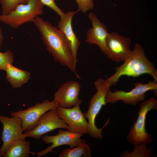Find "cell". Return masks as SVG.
Segmentation results:
<instances>
[{
	"mask_svg": "<svg viewBox=\"0 0 157 157\" xmlns=\"http://www.w3.org/2000/svg\"><path fill=\"white\" fill-rule=\"evenodd\" d=\"M33 22L40 33L47 50L54 59L67 67L77 78L81 79L74 64L71 45L63 33L38 16L35 18Z\"/></svg>",
	"mask_w": 157,
	"mask_h": 157,
	"instance_id": "obj_1",
	"label": "cell"
},
{
	"mask_svg": "<svg viewBox=\"0 0 157 157\" xmlns=\"http://www.w3.org/2000/svg\"><path fill=\"white\" fill-rule=\"evenodd\" d=\"M120 66L116 67L115 72L105 81L110 87L115 85L121 77H138L144 74L151 76L157 82V70L153 63L146 56L141 45L136 43L128 58Z\"/></svg>",
	"mask_w": 157,
	"mask_h": 157,
	"instance_id": "obj_2",
	"label": "cell"
},
{
	"mask_svg": "<svg viewBox=\"0 0 157 157\" xmlns=\"http://www.w3.org/2000/svg\"><path fill=\"white\" fill-rule=\"evenodd\" d=\"M94 84L97 91L90 100L88 110L84 114V115L88 119L90 126V129L89 134L90 136L102 139V130L109 123L110 119H107L105 124L101 129L96 126L95 120L102 106L107 104L106 97L110 87L101 78H98L94 82Z\"/></svg>",
	"mask_w": 157,
	"mask_h": 157,
	"instance_id": "obj_3",
	"label": "cell"
},
{
	"mask_svg": "<svg viewBox=\"0 0 157 157\" xmlns=\"http://www.w3.org/2000/svg\"><path fill=\"white\" fill-rule=\"evenodd\" d=\"M43 7L40 0H28L17 5L8 14L0 15V22L16 29L24 24L33 22L43 13Z\"/></svg>",
	"mask_w": 157,
	"mask_h": 157,
	"instance_id": "obj_4",
	"label": "cell"
},
{
	"mask_svg": "<svg viewBox=\"0 0 157 157\" xmlns=\"http://www.w3.org/2000/svg\"><path fill=\"white\" fill-rule=\"evenodd\" d=\"M140 106L138 118L131 127L127 137L128 141L134 146L141 143L147 144L152 142L151 135L147 133L145 129L146 120L149 111L157 110V101L155 98L152 97L144 101Z\"/></svg>",
	"mask_w": 157,
	"mask_h": 157,
	"instance_id": "obj_5",
	"label": "cell"
},
{
	"mask_svg": "<svg viewBox=\"0 0 157 157\" xmlns=\"http://www.w3.org/2000/svg\"><path fill=\"white\" fill-rule=\"evenodd\" d=\"M134 85V88L129 92L122 90L113 92L110 90L106 97V103H114L121 100L125 104L135 106L145 99L147 92L152 90L155 94L157 93V82L154 81L146 83L139 82L135 83Z\"/></svg>",
	"mask_w": 157,
	"mask_h": 157,
	"instance_id": "obj_6",
	"label": "cell"
},
{
	"mask_svg": "<svg viewBox=\"0 0 157 157\" xmlns=\"http://www.w3.org/2000/svg\"><path fill=\"white\" fill-rule=\"evenodd\" d=\"M58 107L54 100L50 101L46 99L42 102H37L34 106L26 109L13 112L10 115L11 117L21 118L23 132L28 131L35 127L40 117L44 113Z\"/></svg>",
	"mask_w": 157,
	"mask_h": 157,
	"instance_id": "obj_7",
	"label": "cell"
},
{
	"mask_svg": "<svg viewBox=\"0 0 157 157\" xmlns=\"http://www.w3.org/2000/svg\"><path fill=\"white\" fill-rule=\"evenodd\" d=\"M57 108L49 110L40 117L35 127L32 130L23 133L24 136L38 140L42 136L59 128L67 129L68 126L59 116Z\"/></svg>",
	"mask_w": 157,
	"mask_h": 157,
	"instance_id": "obj_8",
	"label": "cell"
},
{
	"mask_svg": "<svg viewBox=\"0 0 157 157\" xmlns=\"http://www.w3.org/2000/svg\"><path fill=\"white\" fill-rule=\"evenodd\" d=\"M0 122L3 126L1 134L3 144L0 148V157H1L13 142L26 138L23 135L21 118L17 117H9L0 114Z\"/></svg>",
	"mask_w": 157,
	"mask_h": 157,
	"instance_id": "obj_9",
	"label": "cell"
},
{
	"mask_svg": "<svg viewBox=\"0 0 157 157\" xmlns=\"http://www.w3.org/2000/svg\"><path fill=\"white\" fill-rule=\"evenodd\" d=\"M56 109L59 117L67 125L68 130L83 135L89 134L90 126L79 105L72 108L58 106Z\"/></svg>",
	"mask_w": 157,
	"mask_h": 157,
	"instance_id": "obj_10",
	"label": "cell"
},
{
	"mask_svg": "<svg viewBox=\"0 0 157 157\" xmlns=\"http://www.w3.org/2000/svg\"><path fill=\"white\" fill-rule=\"evenodd\" d=\"M83 135L67 130H60L57 134L54 135H44L42 140L46 144H51L44 149L36 152L37 157L44 156L52 151L54 148L63 145H68L73 148L85 143V141L81 138Z\"/></svg>",
	"mask_w": 157,
	"mask_h": 157,
	"instance_id": "obj_11",
	"label": "cell"
},
{
	"mask_svg": "<svg viewBox=\"0 0 157 157\" xmlns=\"http://www.w3.org/2000/svg\"><path fill=\"white\" fill-rule=\"evenodd\" d=\"M131 42L130 38L117 32L109 33L106 40V55L112 61L117 63L124 61L131 53Z\"/></svg>",
	"mask_w": 157,
	"mask_h": 157,
	"instance_id": "obj_12",
	"label": "cell"
},
{
	"mask_svg": "<svg viewBox=\"0 0 157 157\" xmlns=\"http://www.w3.org/2000/svg\"><path fill=\"white\" fill-rule=\"evenodd\" d=\"M81 85L77 81L65 82L54 93V100L58 107L69 108L79 105L82 103L79 97Z\"/></svg>",
	"mask_w": 157,
	"mask_h": 157,
	"instance_id": "obj_13",
	"label": "cell"
},
{
	"mask_svg": "<svg viewBox=\"0 0 157 157\" xmlns=\"http://www.w3.org/2000/svg\"><path fill=\"white\" fill-rule=\"evenodd\" d=\"M88 17L92 26L87 31L86 41L89 44L97 45L101 52L106 55V40L109 33L107 27L93 13H89Z\"/></svg>",
	"mask_w": 157,
	"mask_h": 157,
	"instance_id": "obj_14",
	"label": "cell"
},
{
	"mask_svg": "<svg viewBox=\"0 0 157 157\" xmlns=\"http://www.w3.org/2000/svg\"><path fill=\"white\" fill-rule=\"evenodd\" d=\"M79 12L77 10L70 11L64 13L60 17V19L58 23V27L64 34L71 46L74 63L76 67L77 61V53L81 44L80 40L74 33L73 31L72 21L74 15Z\"/></svg>",
	"mask_w": 157,
	"mask_h": 157,
	"instance_id": "obj_15",
	"label": "cell"
},
{
	"mask_svg": "<svg viewBox=\"0 0 157 157\" xmlns=\"http://www.w3.org/2000/svg\"><path fill=\"white\" fill-rule=\"evenodd\" d=\"M5 71L7 80L15 88L22 86L31 78V74L29 72L19 69L12 64L8 65Z\"/></svg>",
	"mask_w": 157,
	"mask_h": 157,
	"instance_id": "obj_16",
	"label": "cell"
},
{
	"mask_svg": "<svg viewBox=\"0 0 157 157\" xmlns=\"http://www.w3.org/2000/svg\"><path fill=\"white\" fill-rule=\"evenodd\" d=\"M29 142L25 139H20L13 142L3 157H28L30 151Z\"/></svg>",
	"mask_w": 157,
	"mask_h": 157,
	"instance_id": "obj_17",
	"label": "cell"
},
{
	"mask_svg": "<svg viewBox=\"0 0 157 157\" xmlns=\"http://www.w3.org/2000/svg\"><path fill=\"white\" fill-rule=\"evenodd\" d=\"M90 148L86 143L77 147L67 148L63 150L59 157H90Z\"/></svg>",
	"mask_w": 157,
	"mask_h": 157,
	"instance_id": "obj_18",
	"label": "cell"
},
{
	"mask_svg": "<svg viewBox=\"0 0 157 157\" xmlns=\"http://www.w3.org/2000/svg\"><path fill=\"white\" fill-rule=\"evenodd\" d=\"M134 146V149L131 153L125 152L122 154V157H149L151 155V151L147 149L146 144L141 143Z\"/></svg>",
	"mask_w": 157,
	"mask_h": 157,
	"instance_id": "obj_19",
	"label": "cell"
},
{
	"mask_svg": "<svg viewBox=\"0 0 157 157\" xmlns=\"http://www.w3.org/2000/svg\"><path fill=\"white\" fill-rule=\"evenodd\" d=\"M28 0H0L2 7L1 14H8L18 4L26 2Z\"/></svg>",
	"mask_w": 157,
	"mask_h": 157,
	"instance_id": "obj_20",
	"label": "cell"
},
{
	"mask_svg": "<svg viewBox=\"0 0 157 157\" xmlns=\"http://www.w3.org/2000/svg\"><path fill=\"white\" fill-rule=\"evenodd\" d=\"M14 58L13 53L10 50H7L4 52L0 51V70L5 71L8 65L12 64Z\"/></svg>",
	"mask_w": 157,
	"mask_h": 157,
	"instance_id": "obj_21",
	"label": "cell"
},
{
	"mask_svg": "<svg viewBox=\"0 0 157 157\" xmlns=\"http://www.w3.org/2000/svg\"><path fill=\"white\" fill-rule=\"evenodd\" d=\"M78 6V10L85 13L93 8L94 6L93 0H76Z\"/></svg>",
	"mask_w": 157,
	"mask_h": 157,
	"instance_id": "obj_22",
	"label": "cell"
},
{
	"mask_svg": "<svg viewBox=\"0 0 157 157\" xmlns=\"http://www.w3.org/2000/svg\"><path fill=\"white\" fill-rule=\"evenodd\" d=\"M43 5H45L55 11L60 17L64 13L63 11L57 6L55 0H40Z\"/></svg>",
	"mask_w": 157,
	"mask_h": 157,
	"instance_id": "obj_23",
	"label": "cell"
},
{
	"mask_svg": "<svg viewBox=\"0 0 157 157\" xmlns=\"http://www.w3.org/2000/svg\"><path fill=\"white\" fill-rule=\"evenodd\" d=\"M4 40V37L2 31L0 27V51L1 49V46L3 41Z\"/></svg>",
	"mask_w": 157,
	"mask_h": 157,
	"instance_id": "obj_24",
	"label": "cell"
}]
</instances>
